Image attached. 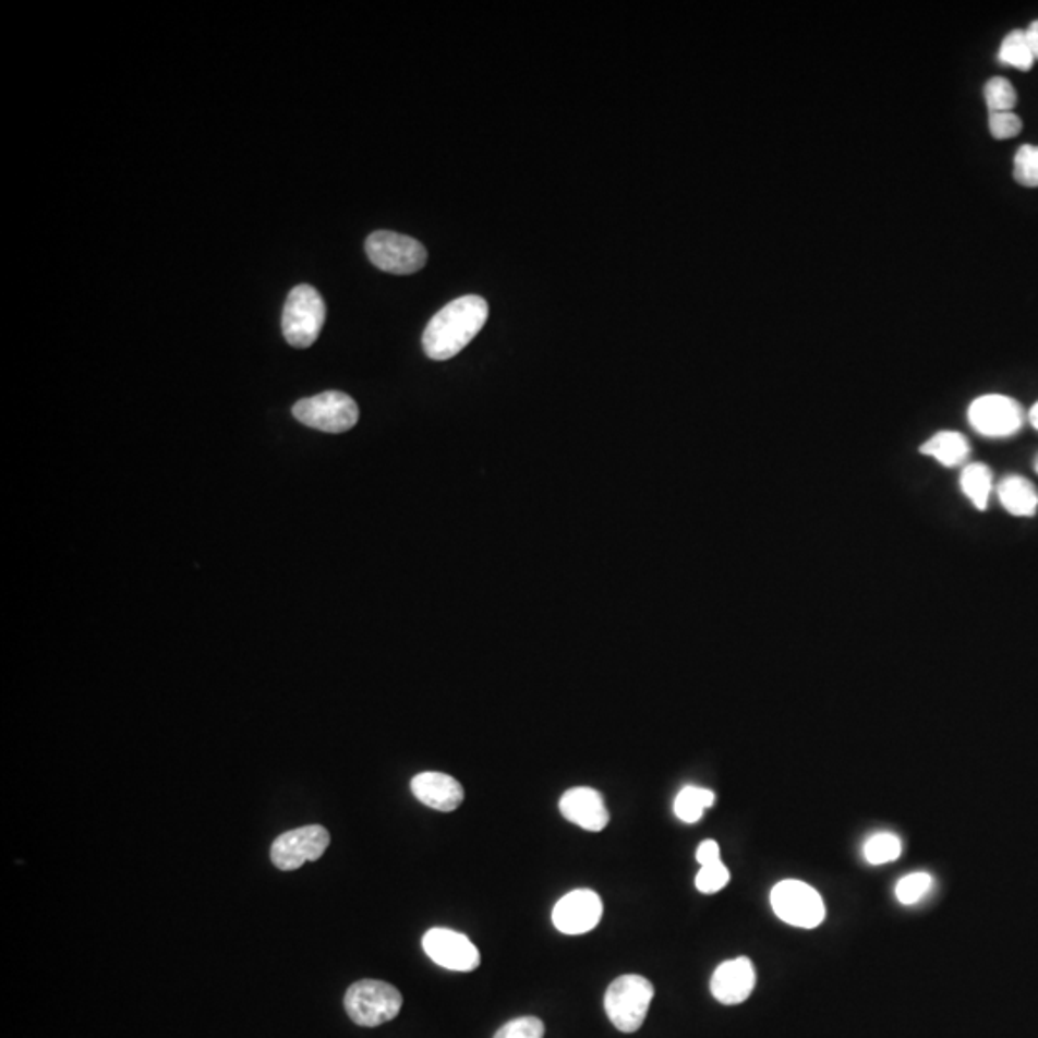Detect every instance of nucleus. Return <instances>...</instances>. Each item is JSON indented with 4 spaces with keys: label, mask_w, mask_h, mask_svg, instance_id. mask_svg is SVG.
Segmentation results:
<instances>
[{
    "label": "nucleus",
    "mask_w": 1038,
    "mask_h": 1038,
    "mask_svg": "<svg viewBox=\"0 0 1038 1038\" xmlns=\"http://www.w3.org/2000/svg\"><path fill=\"white\" fill-rule=\"evenodd\" d=\"M488 304L478 294L448 302L431 317L423 331V350L431 360L445 362L460 354L487 324Z\"/></svg>",
    "instance_id": "nucleus-1"
},
{
    "label": "nucleus",
    "mask_w": 1038,
    "mask_h": 1038,
    "mask_svg": "<svg viewBox=\"0 0 1038 1038\" xmlns=\"http://www.w3.org/2000/svg\"><path fill=\"white\" fill-rule=\"evenodd\" d=\"M654 998V987L641 975H621L609 985L604 1007L609 1022L621 1033H635L647 1019Z\"/></svg>",
    "instance_id": "nucleus-2"
},
{
    "label": "nucleus",
    "mask_w": 1038,
    "mask_h": 1038,
    "mask_svg": "<svg viewBox=\"0 0 1038 1038\" xmlns=\"http://www.w3.org/2000/svg\"><path fill=\"white\" fill-rule=\"evenodd\" d=\"M325 324V302L312 285H297L285 301L283 335L294 349H309Z\"/></svg>",
    "instance_id": "nucleus-3"
},
{
    "label": "nucleus",
    "mask_w": 1038,
    "mask_h": 1038,
    "mask_svg": "<svg viewBox=\"0 0 1038 1038\" xmlns=\"http://www.w3.org/2000/svg\"><path fill=\"white\" fill-rule=\"evenodd\" d=\"M402 1007V994L389 982L364 979L345 994V1010L360 1027H379L393 1022Z\"/></svg>",
    "instance_id": "nucleus-4"
},
{
    "label": "nucleus",
    "mask_w": 1038,
    "mask_h": 1038,
    "mask_svg": "<svg viewBox=\"0 0 1038 1038\" xmlns=\"http://www.w3.org/2000/svg\"><path fill=\"white\" fill-rule=\"evenodd\" d=\"M292 415L312 430L345 433L357 425L360 410L354 398L339 390H327L299 400L292 406Z\"/></svg>",
    "instance_id": "nucleus-5"
},
{
    "label": "nucleus",
    "mask_w": 1038,
    "mask_h": 1038,
    "mask_svg": "<svg viewBox=\"0 0 1038 1038\" xmlns=\"http://www.w3.org/2000/svg\"><path fill=\"white\" fill-rule=\"evenodd\" d=\"M365 252L375 268L395 276L415 274L427 262V251L420 241L393 231H375L367 237Z\"/></svg>",
    "instance_id": "nucleus-6"
},
{
    "label": "nucleus",
    "mask_w": 1038,
    "mask_h": 1038,
    "mask_svg": "<svg viewBox=\"0 0 1038 1038\" xmlns=\"http://www.w3.org/2000/svg\"><path fill=\"white\" fill-rule=\"evenodd\" d=\"M771 908L781 921L800 929H816L825 919V904L820 893L810 884L795 879L781 881L773 886Z\"/></svg>",
    "instance_id": "nucleus-7"
},
{
    "label": "nucleus",
    "mask_w": 1038,
    "mask_h": 1038,
    "mask_svg": "<svg viewBox=\"0 0 1038 1038\" xmlns=\"http://www.w3.org/2000/svg\"><path fill=\"white\" fill-rule=\"evenodd\" d=\"M967 418L971 427L982 437H1012L1023 427L1022 405L1004 395L975 398L967 410Z\"/></svg>",
    "instance_id": "nucleus-8"
},
{
    "label": "nucleus",
    "mask_w": 1038,
    "mask_h": 1038,
    "mask_svg": "<svg viewBox=\"0 0 1038 1038\" xmlns=\"http://www.w3.org/2000/svg\"><path fill=\"white\" fill-rule=\"evenodd\" d=\"M329 841V833L322 825L292 829L277 836L271 844V861L283 871L302 868L306 861L319 860Z\"/></svg>",
    "instance_id": "nucleus-9"
},
{
    "label": "nucleus",
    "mask_w": 1038,
    "mask_h": 1038,
    "mask_svg": "<svg viewBox=\"0 0 1038 1038\" xmlns=\"http://www.w3.org/2000/svg\"><path fill=\"white\" fill-rule=\"evenodd\" d=\"M423 950L437 966L450 971L468 974L481 964L478 946L466 934L450 929H430L423 934Z\"/></svg>",
    "instance_id": "nucleus-10"
},
{
    "label": "nucleus",
    "mask_w": 1038,
    "mask_h": 1038,
    "mask_svg": "<svg viewBox=\"0 0 1038 1038\" xmlns=\"http://www.w3.org/2000/svg\"><path fill=\"white\" fill-rule=\"evenodd\" d=\"M601 896L587 889L571 891L552 909V924L564 934L589 933L601 924Z\"/></svg>",
    "instance_id": "nucleus-11"
},
{
    "label": "nucleus",
    "mask_w": 1038,
    "mask_h": 1038,
    "mask_svg": "<svg viewBox=\"0 0 1038 1038\" xmlns=\"http://www.w3.org/2000/svg\"><path fill=\"white\" fill-rule=\"evenodd\" d=\"M756 987L755 964L748 957H737L723 962L710 982V990L717 1002L725 1006L743 1004Z\"/></svg>",
    "instance_id": "nucleus-12"
},
{
    "label": "nucleus",
    "mask_w": 1038,
    "mask_h": 1038,
    "mask_svg": "<svg viewBox=\"0 0 1038 1038\" xmlns=\"http://www.w3.org/2000/svg\"><path fill=\"white\" fill-rule=\"evenodd\" d=\"M562 816L577 828L599 833L609 823V811L604 796L591 787L566 790L560 798Z\"/></svg>",
    "instance_id": "nucleus-13"
},
{
    "label": "nucleus",
    "mask_w": 1038,
    "mask_h": 1038,
    "mask_svg": "<svg viewBox=\"0 0 1038 1038\" xmlns=\"http://www.w3.org/2000/svg\"><path fill=\"white\" fill-rule=\"evenodd\" d=\"M412 793L433 810L455 811L463 802V787L447 773L425 771L412 778Z\"/></svg>",
    "instance_id": "nucleus-14"
},
{
    "label": "nucleus",
    "mask_w": 1038,
    "mask_h": 1038,
    "mask_svg": "<svg viewBox=\"0 0 1038 1038\" xmlns=\"http://www.w3.org/2000/svg\"><path fill=\"white\" fill-rule=\"evenodd\" d=\"M1000 504L1017 518H1033L1038 510V491L1029 479L1007 475L998 485Z\"/></svg>",
    "instance_id": "nucleus-15"
},
{
    "label": "nucleus",
    "mask_w": 1038,
    "mask_h": 1038,
    "mask_svg": "<svg viewBox=\"0 0 1038 1038\" xmlns=\"http://www.w3.org/2000/svg\"><path fill=\"white\" fill-rule=\"evenodd\" d=\"M921 452L925 456H931L944 468H956L959 463L966 462L969 456V443L957 431H941L925 443Z\"/></svg>",
    "instance_id": "nucleus-16"
},
{
    "label": "nucleus",
    "mask_w": 1038,
    "mask_h": 1038,
    "mask_svg": "<svg viewBox=\"0 0 1038 1038\" xmlns=\"http://www.w3.org/2000/svg\"><path fill=\"white\" fill-rule=\"evenodd\" d=\"M962 493L971 500L977 510L989 508L990 495L994 491V475L985 463H969L959 478Z\"/></svg>",
    "instance_id": "nucleus-17"
},
{
    "label": "nucleus",
    "mask_w": 1038,
    "mask_h": 1038,
    "mask_svg": "<svg viewBox=\"0 0 1038 1038\" xmlns=\"http://www.w3.org/2000/svg\"><path fill=\"white\" fill-rule=\"evenodd\" d=\"M715 802V795L712 790L702 787L683 788L681 793L675 798V816L685 823H697L704 816L708 808H712Z\"/></svg>",
    "instance_id": "nucleus-18"
},
{
    "label": "nucleus",
    "mask_w": 1038,
    "mask_h": 1038,
    "mask_svg": "<svg viewBox=\"0 0 1038 1038\" xmlns=\"http://www.w3.org/2000/svg\"><path fill=\"white\" fill-rule=\"evenodd\" d=\"M998 60H1000L1002 64L1012 65L1015 70L1029 72L1033 64H1035V55H1033V49H1030L1027 33L1023 32V29H1015V32L1007 33L1006 39L1002 41V47L998 50Z\"/></svg>",
    "instance_id": "nucleus-19"
},
{
    "label": "nucleus",
    "mask_w": 1038,
    "mask_h": 1038,
    "mask_svg": "<svg viewBox=\"0 0 1038 1038\" xmlns=\"http://www.w3.org/2000/svg\"><path fill=\"white\" fill-rule=\"evenodd\" d=\"M901 854V838L893 833H877L864 846V856L873 866H883L889 861L898 860Z\"/></svg>",
    "instance_id": "nucleus-20"
},
{
    "label": "nucleus",
    "mask_w": 1038,
    "mask_h": 1038,
    "mask_svg": "<svg viewBox=\"0 0 1038 1038\" xmlns=\"http://www.w3.org/2000/svg\"><path fill=\"white\" fill-rule=\"evenodd\" d=\"M985 100L989 106L990 114L1012 112L1017 105V93L1006 77H992L985 85Z\"/></svg>",
    "instance_id": "nucleus-21"
},
{
    "label": "nucleus",
    "mask_w": 1038,
    "mask_h": 1038,
    "mask_svg": "<svg viewBox=\"0 0 1038 1038\" xmlns=\"http://www.w3.org/2000/svg\"><path fill=\"white\" fill-rule=\"evenodd\" d=\"M1014 178L1023 188H1038V146L1023 145L1017 150Z\"/></svg>",
    "instance_id": "nucleus-22"
},
{
    "label": "nucleus",
    "mask_w": 1038,
    "mask_h": 1038,
    "mask_svg": "<svg viewBox=\"0 0 1038 1038\" xmlns=\"http://www.w3.org/2000/svg\"><path fill=\"white\" fill-rule=\"evenodd\" d=\"M931 886H933V879L927 873H912V876L902 877L898 884H896V898L904 906H912V904L921 901L925 894L929 893Z\"/></svg>",
    "instance_id": "nucleus-23"
},
{
    "label": "nucleus",
    "mask_w": 1038,
    "mask_h": 1038,
    "mask_svg": "<svg viewBox=\"0 0 1038 1038\" xmlns=\"http://www.w3.org/2000/svg\"><path fill=\"white\" fill-rule=\"evenodd\" d=\"M544 1023L539 1017L526 1015L503 1025L496 1030L495 1038H543Z\"/></svg>",
    "instance_id": "nucleus-24"
},
{
    "label": "nucleus",
    "mask_w": 1038,
    "mask_h": 1038,
    "mask_svg": "<svg viewBox=\"0 0 1038 1038\" xmlns=\"http://www.w3.org/2000/svg\"><path fill=\"white\" fill-rule=\"evenodd\" d=\"M729 869L725 868L722 861H715L700 868L697 876V889L704 894L720 893L723 886L729 883Z\"/></svg>",
    "instance_id": "nucleus-25"
},
{
    "label": "nucleus",
    "mask_w": 1038,
    "mask_h": 1038,
    "mask_svg": "<svg viewBox=\"0 0 1038 1038\" xmlns=\"http://www.w3.org/2000/svg\"><path fill=\"white\" fill-rule=\"evenodd\" d=\"M989 128L992 137L1004 141V138H1012L1015 137V135H1019L1023 122L1022 118L1015 116L1014 112H997V114H990Z\"/></svg>",
    "instance_id": "nucleus-26"
},
{
    "label": "nucleus",
    "mask_w": 1038,
    "mask_h": 1038,
    "mask_svg": "<svg viewBox=\"0 0 1038 1038\" xmlns=\"http://www.w3.org/2000/svg\"><path fill=\"white\" fill-rule=\"evenodd\" d=\"M697 860L698 864H700V868L715 864V861H722L720 860V846H717V843H715V841H704V843L700 844L697 850Z\"/></svg>",
    "instance_id": "nucleus-27"
},
{
    "label": "nucleus",
    "mask_w": 1038,
    "mask_h": 1038,
    "mask_svg": "<svg viewBox=\"0 0 1038 1038\" xmlns=\"http://www.w3.org/2000/svg\"><path fill=\"white\" fill-rule=\"evenodd\" d=\"M1027 33V39L1030 43V49H1033V55H1035V60H1038V20L1033 22V24L1025 29Z\"/></svg>",
    "instance_id": "nucleus-28"
},
{
    "label": "nucleus",
    "mask_w": 1038,
    "mask_h": 1038,
    "mask_svg": "<svg viewBox=\"0 0 1038 1038\" xmlns=\"http://www.w3.org/2000/svg\"><path fill=\"white\" fill-rule=\"evenodd\" d=\"M1029 422L1038 431V402L1029 410Z\"/></svg>",
    "instance_id": "nucleus-29"
},
{
    "label": "nucleus",
    "mask_w": 1038,
    "mask_h": 1038,
    "mask_svg": "<svg viewBox=\"0 0 1038 1038\" xmlns=\"http://www.w3.org/2000/svg\"><path fill=\"white\" fill-rule=\"evenodd\" d=\"M1035 468H1037V473H1038V458H1037V463H1035Z\"/></svg>",
    "instance_id": "nucleus-30"
}]
</instances>
